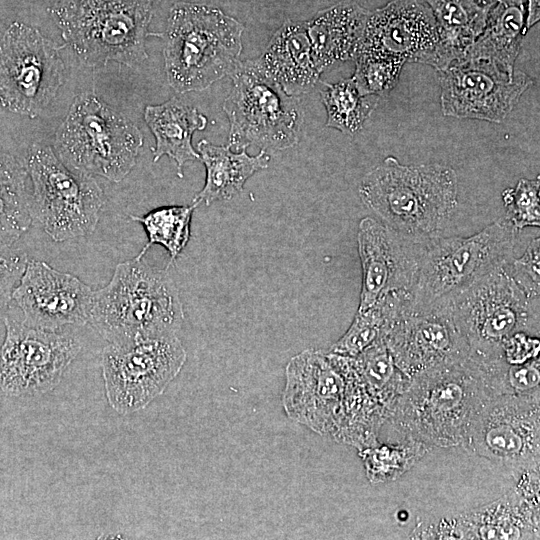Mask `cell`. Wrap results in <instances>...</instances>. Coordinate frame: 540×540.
Here are the masks:
<instances>
[{
    "label": "cell",
    "instance_id": "22",
    "mask_svg": "<svg viewBox=\"0 0 540 540\" xmlns=\"http://www.w3.org/2000/svg\"><path fill=\"white\" fill-rule=\"evenodd\" d=\"M369 14L357 3L343 1L305 21L313 62L320 73L336 62L355 59Z\"/></svg>",
    "mask_w": 540,
    "mask_h": 540
},
{
    "label": "cell",
    "instance_id": "9",
    "mask_svg": "<svg viewBox=\"0 0 540 540\" xmlns=\"http://www.w3.org/2000/svg\"><path fill=\"white\" fill-rule=\"evenodd\" d=\"M233 85L222 108L229 123L228 147L255 145L275 152L299 142L303 112L294 96L270 78L255 59L240 62L231 73Z\"/></svg>",
    "mask_w": 540,
    "mask_h": 540
},
{
    "label": "cell",
    "instance_id": "13",
    "mask_svg": "<svg viewBox=\"0 0 540 540\" xmlns=\"http://www.w3.org/2000/svg\"><path fill=\"white\" fill-rule=\"evenodd\" d=\"M540 394L491 395L475 416L462 444L477 454L512 469L539 467Z\"/></svg>",
    "mask_w": 540,
    "mask_h": 540
},
{
    "label": "cell",
    "instance_id": "12",
    "mask_svg": "<svg viewBox=\"0 0 540 540\" xmlns=\"http://www.w3.org/2000/svg\"><path fill=\"white\" fill-rule=\"evenodd\" d=\"M186 359V350L176 335L124 346L107 345L101 367L108 403L119 414L145 408L165 391Z\"/></svg>",
    "mask_w": 540,
    "mask_h": 540
},
{
    "label": "cell",
    "instance_id": "28",
    "mask_svg": "<svg viewBox=\"0 0 540 540\" xmlns=\"http://www.w3.org/2000/svg\"><path fill=\"white\" fill-rule=\"evenodd\" d=\"M26 178V167L0 152V244L12 245L31 225V194Z\"/></svg>",
    "mask_w": 540,
    "mask_h": 540
},
{
    "label": "cell",
    "instance_id": "20",
    "mask_svg": "<svg viewBox=\"0 0 540 540\" xmlns=\"http://www.w3.org/2000/svg\"><path fill=\"white\" fill-rule=\"evenodd\" d=\"M419 539L539 538V498L517 487L483 507L416 527Z\"/></svg>",
    "mask_w": 540,
    "mask_h": 540
},
{
    "label": "cell",
    "instance_id": "37",
    "mask_svg": "<svg viewBox=\"0 0 540 540\" xmlns=\"http://www.w3.org/2000/svg\"><path fill=\"white\" fill-rule=\"evenodd\" d=\"M27 262L25 253L12 245L0 244V308L12 299Z\"/></svg>",
    "mask_w": 540,
    "mask_h": 540
},
{
    "label": "cell",
    "instance_id": "14",
    "mask_svg": "<svg viewBox=\"0 0 540 540\" xmlns=\"http://www.w3.org/2000/svg\"><path fill=\"white\" fill-rule=\"evenodd\" d=\"M0 347V390L13 397L53 390L77 357L81 344L72 336L35 328L6 317Z\"/></svg>",
    "mask_w": 540,
    "mask_h": 540
},
{
    "label": "cell",
    "instance_id": "17",
    "mask_svg": "<svg viewBox=\"0 0 540 540\" xmlns=\"http://www.w3.org/2000/svg\"><path fill=\"white\" fill-rule=\"evenodd\" d=\"M285 376L287 416L335 440L343 420L345 378L330 354L306 349L289 360Z\"/></svg>",
    "mask_w": 540,
    "mask_h": 540
},
{
    "label": "cell",
    "instance_id": "4",
    "mask_svg": "<svg viewBox=\"0 0 540 540\" xmlns=\"http://www.w3.org/2000/svg\"><path fill=\"white\" fill-rule=\"evenodd\" d=\"M244 25L221 9L177 2L169 12L163 56L167 81L179 93L202 91L240 63Z\"/></svg>",
    "mask_w": 540,
    "mask_h": 540
},
{
    "label": "cell",
    "instance_id": "29",
    "mask_svg": "<svg viewBox=\"0 0 540 540\" xmlns=\"http://www.w3.org/2000/svg\"><path fill=\"white\" fill-rule=\"evenodd\" d=\"M410 296L408 291L395 292L364 310H357L348 330L328 352L350 357L361 353L383 337L387 326Z\"/></svg>",
    "mask_w": 540,
    "mask_h": 540
},
{
    "label": "cell",
    "instance_id": "21",
    "mask_svg": "<svg viewBox=\"0 0 540 540\" xmlns=\"http://www.w3.org/2000/svg\"><path fill=\"white\" fill-rule=\"evenodd\" d=\"M357 242L362 267L358 310L395 292L410 293L415 265L414 240L368 216L359 222Z\"/></svg>",
    "mask_w": 540,
    "mask_h": 540
},
{
    "label": "cell",
    "instance_id": "39",
    "mask_svg": "<svg viewBox=\"0 0 540 540\" xmlns=\"http://www.w3.org/2000/svg\"><path fill=\"white\" fill-rule=\"evenodd\" d=\"M526 20L525 28L528 30L539 21L540 15V0H526L525 1Z\"/></svg>",
    "mask_w": 540,
    "mask_h": 540
},
{
    "label": "cell",
    "instance_id": "6",
    "mask_svg": "<svg viewBox=\"0 0 540 540\" xmlns=\"http://www.w3.org/2000/svg\"><path fill=\"white\" fill-rule=\"evenodd\" d=\"M155 0H56L50 13L62 38L87 66L118 62L130 68L147 58Z\"/></svg>",
    "mask_w": 540,
    "mask_h": 540
},
{
    "label": "cell",
    "instance_id": "10",
    "mask_svg": "<svg viewBox=\"0 0 540 540\" xmlns=\"http://www.w3.org/2000/svg\"><path fill=\"white\" fill-rule=\"evenodd\" d=\"M26 170L33 186L32 215L52 240L62 242L94 232L105 195L92 175L71 169L41 143L30 146Z\"/></svg>",
    "mask_w": 540,
    "mask_h": 540
},
{
    "label": "cell",
    "instance_id": "23",
    "mask_svg": "<svg viewBox=\"0 0 540 540\" xmlns=\"http://www.w3.org/2000/svg\"><path fill=\"white\" fill-rule=\"evenodd\" d=\"M255 60L270 78L294 97L309 92L321 74L313 62L305 22L301 21L287 19Z\"/></svg>",
    "mask_w": 540,
    "mask_h": 540
},
{
    "label": "cell",
    "instance_id": "16",
    "mask_svg": "<svg viewBox=\"0 0 540 540\" xmlns=\"http://www.w3.org/2000/svg\"><path fill=\"white\" fill-rule=\"evenodd\" d=\"M445 116L502 123L533 85L531 77L510 76L491 62L462 60L437 70Z\"/></svg>",
    "mask_w": 540,
    "mask_h": 540
},
{
    "label": "cell",
    "instance_id": "27",
    "mask_svg": "<svg viewBox=\"0 0 540 540\" xmlns=\"http://www.w3.org/2000/svg\"><path fill=\"white\" fill-rule=\"evenodd\" d=\"M432 12L440 36L436 70L461 61L482 32L491 7L478 0H421Z\"/></svg>",
    "mask_w": 540,
    "mask_h": 540
},
{
    "label": "cell",
    "instance_id": "24",
    "mask_svg": "<svg viewBox=\"0 0 540 540\" xmlns=\"http://www.w3.org/2000/svg\"><path fill=\"white\" fill-rule=\"evenodd\" d=\"M525 20V0H496L482 32L462 60L488 61L512 76L527 33Z\"/></svg>",
    "mask_w": 540,
    "mask_h": 540
},
{
    "label": "cell",
    "instance_id": "25",
    "mask_svg": "<svg viewBox=\"0 0 540 540\" xmlns=\"http://www.w3.org/2000/svg\"><path fill=\"white\" fill-rule=\"evenodd\" d=\"M144 119L155 137L153 161L164 155L170 157L176 163L178 176L183 178L184 164L199 159L192 146V136L206 127L207 118L173 97L162 104L146 106Z\"/></svg>",
    "mask_w": 540,
    "mask_h": 540
},
{
    "label": "cell",
    "instance_id": "36",
    "mask_svg": "<svg viewBox=\"0 0 540 540\" xmlns=\"http://www.w3.org/2000/svg\"><path fill=\"white\" fill-rule=\"evenodd\" d=\"M540 240L539 235L527 246L519 258L512 257L508 261V268L513 278L531 296L539 297L540 288Z\"/></svg>",
    "mask_w": 540,
    "mask_h": 540
},
{
    "label": "cell",
    "instance_id": "15",
    "mask_svg": "<svg viewBox=\"0 0 540 540\" xmlns=\"http://www.w3.org/2000/svg\"><path fill=\"white\" fill-rule=\"evenodd\" d=\"M382 339L395 365L409 379L470 355L468 342L447 303L418 307L410 298L391 320Z\"/></svg>",
    "mask_w": 540,
    "mask_h": 540
},
{
    "label": "cell",
    "instance_id": "30",
    "mask_svg": "<svg viewBox=\"0 0 540 540\" xmlns=\"http://www.w3.org/2000/svg\"><path fill=\"white\" fill-rule=\"evenodd\" d=\"M320 95L327 113L326 126L348 135L361 130L379 99L362 95L352 77L337 83L323 82Z\"/></svg>",
    "mask_w": 540,
    "mask_h": 540
},
{
    "label": "cell",
    "instance_id": "2",
    "mask_svg": "<svg viewBox=\"0 0 540 540\" xmlns=\"http://www.w3.org/2000/svg\"><path fill=\"white\" fill-rule=\"evenodd\" d=\"M362 203L379 221L414 240L441 235L458 207L454 169L439 164H401L387 157L359 184Z\"/></svg>",
    "mask_w": 540,
    "mask_h": 540
},
{
    "label": "cell",
    "instance_id": "40",
    "mask_svg": "<svg viewBox=\"0 0 540 540\" xmlns=\"http://www.w3.org/2000/svg\"><path fill=\"white\" fill-rule=\"evenodd\" d=\"M478 2L483 6L491 7L496 2V0H478Z\"/></svg>",
    "mask_w": 540,
    "mask_h": 540
},
{
    "label": "cell",
    "instance_id": "3",
    "mask_svg": "<svg viewBox=\"0 0 540 540\" xmlns=\"http://www.w3.org/2000/svg\"><path fill=\"white\" fill-rule=\"evenodd\" d=\"M184 320L179 290L167 270L135 257L119 263L109 283L93 293L89 323L124 346L176 335Z\"/></svg>",
    "mask_w": 540,
    "mask_h": 540
},
{
    "label": "cell",
    "instance_id": "5",
    "mask_svg": "<svg viewBox=\"0 0 540 540\" xmlns=\"http://www.w3.org/2000/svg\"><path fill=\"white\" fill-rule=\"evenodd\" d=\"M517 230L500 218L469 237L432 236L414 241L411 303L443 304L513 257Z\"/></svg>",
    "mask_w": 540,
    "mask_h": 540
},
{
    "label": "cell",
    "instance_id": "35",
    "mask_svg": "<svg viewBox=\"0 0 540 540\" xmlns=\"http://www.w3.org/2000/svg\"><path fill=\"white\" fill-rule=\"evenodd\" d=\"M493 394H540L539 357L522 364L505 363L494 377Z\"/></svg>",
    "mask_w": 540,
    "mask_h": 540
},
{
    "label": "cell",
    "instance_id": "26",
    "mask_svg": "<svg viewBox=\"0 0 540 540\" xmlns=\"http://www.w3.org/2000/svg\"><path fill=\"white\" fill-rule=\"evenodd\" d=\"M197 150L206 169V179L193 202H205L206 205L231 199L243 190L253 174L267 168L270 161L264 150L251 156L245 150L233 152L228 146L214 145L207 140H201Z\"/></svg>",
    "mask_w": 540,
    "mask_h": 540
},
{
    "label": "cell",
    "instance_id": "18",
    "mask_svg": "<svg viewBox=\"0 0 540 540\" xmlns=\"http://www.w3.org/2000/svg\"><path fill=\"white\" fill-rule=\"evenodd\" d=\"M93 293L78 277L46 262L28 260L12 299L22 310L25 324L57 331L89 322Z\"/></svg>",
    "mask_w": 540,
    "mask_h": 540
},
{
    "label": "cell",
    "instance_id": "34",
    "mask_svg": "<svg viewBox=\"0 0 540 540\" xmlns=\"http://www.w3.org/2000/svg\"><path fill=\"white\" fill-rule=\"evenodd\" d=\"M539 185V176L534 179H521L514 188H507L502 192L505 218L517 231L540 225Z\"/></svg>",
    "mask_w": 540,
    "mask_h": 540
},
{
    "label": "cell",
    "instance_id": "1",
    "mask_svg": "<svg viewBox=\"0 0 540 540\" xmlns=\"http://www.w3.org/2000/svg\"><path fill=\"white\" fill-rule=\"evenodd\" d=\"M479 360L466 359L419 373L393 405L386 422L400 440L433 448L462 445L488 397Z\"/></svg>",
    "mask_w": 540,
    "mask_h": 540
},
{
    "label": "cell",
    "instance_id": "32",
    "mask_svg": "<svg viewBox=\"0 0 540 540\" xmlns=\"http://www.w3.org/2000/svg\"><path fill=\"white\" fill-rule=\"evenodd\" d=\"M429 449L416 442L400 440L360 449L367 478L371 483L394 480L409 470Z\"/></svg>",
    "mask_w": 540,
    "mask_h": 540
},
{
    "label": "cell",
    "instance_id": "38",
    "mask_svg": "<svg viewBox=\"0 0 540 540\" xmlns=\"http://www.w3.org/2000/svg\"><path fill=\"white\" fill-rule=\"evenodd\" d=\"M502 354L509 364H522L539 354V337L524 332L516 333L503 345Z\"/></svg>",
    "mask_w": 540,
    "mask_h": 540
},
{
    "label": "cell",
    "instance_id": "11",
    "mask_svg": "<svg viewBox=\"0 0 540 540\" xmlns=\"http://www.w3.org/2000/svg\"><path fill=\"white\" fill-rule=\"evenodd\" d=\"M62 48L37 28L13 22L0 38V107L38 116L63 84Z\"/></svg>",
    "mask_w": 540,
    "mask_h": 540
},
{
    "label": "cell",
    "instance_id": "19",
    "mask_svg": "<svg viewBox=\"0 0 540 540\" xmlns=\"http://www.w3.org/2000/svg\"><path fill=\"white\" fill-rule=\"evenodd\" d=\"M439 47L438 25L421 0H391L370 11L360 51L390 55L405 63H421L437 69Z\"/></svg>",
    "mask_w": 540,
    "mask_h": 540
},
{
    "label": "cell",
    "instance_id": "7",
    "mask_svg": "<svg viewBox=\"0 0 540 540\" xmlns=\"http://www.w3.org/2000/svg\"><path fill=\"white\" fill-rule=\"evenodd\" d=\"M142 145L138 127L93 92L75 97L54 141L68 167L112 182L130 173Z\"/></svg>",
    "mask_w": 540,
    "mask_h": 540
},
{
    "label": "cell",
    "instance_id": "8",
    "mask_svg": "<svg viewBox=\"0 0 540 540\" xmlns=\"http://www.w3.org/2000/svg\"><path fill=\"white\" fill-rule=\"evenodd\" d=\"M508 261L446 302L470 354L480 358H503L504 343L516 333L539 337V297L518 284Z\"/></svg>",
    "mask_w": 540,
    "mask_h": 540
},
{
    "label": "cell",
    "instance_id": "33",
    "mask_svg": "<svg viewBox=\"0 0 540 540\" xmlns=\"http://www.w3.org/2000/svg\"><path fill=\"white\" fill-rule=\"evenodd\" d=\"M352 76L362 95L382 97L397 85L405 62L397 57L360 51L354 59Z\"/></svg>",
    "mask_w": 540,
    "mask_h": 540
},
{
    "label": "cell",
    "instance_id": "31",
    "mask_svg": "<svg viewBox=\"0 0 540 540\" xmlns=\"http://www.w3.org/2000/svg\"><path fill=\"white\" fill-rule=\"evenodd\" d=\"M199 204L193 202L191 205L166 206L154 209L144 216L130 215L132 220L143 226L148 237L147 243L136 257L142 258L153 244H159L169 252L171 264L189 241L192 213Z\"/></svg>",
    "mask_w": 540,
    "mask_h": 540
}]
</instances>
